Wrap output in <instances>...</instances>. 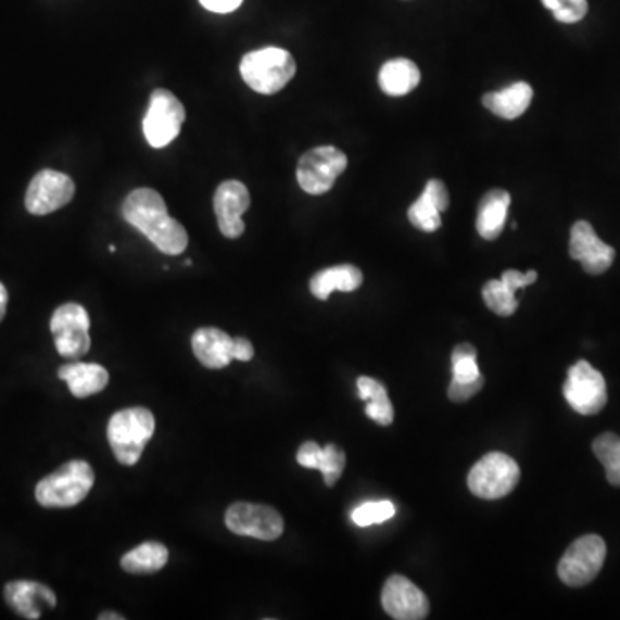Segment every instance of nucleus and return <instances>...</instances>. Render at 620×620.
I'll return each instance as SVG.
<instances>
[{
	"mask_svg": "<svg viewBox=\"0 0 620 620\" xmlns=\"http://www.w3.org/2000/svg\"><path fill=\"white\" fill-rule=\"evenodd\" d=\"M243 0H200V4L204 5L211 13L228 14L237 11L242 5Z\"/></svg>",
	"mask_w": 620,
	"mask_h": 620,
	"instance_id": "72a5a7b5",
	"label": "nucleus"
},
{
	"mask_svg": "<svg viewBox=\"0 0 620 620\" xmlns=\"http://www.w3.org/2000/svg\"><path fill=\"white\" fill-rule=\"evenodd\" d=\"M422 193H425V195L428 197L434 205H436L440 213H443V211L448 208V190H446L445 184L440 181V179H431V181H428V184H426L425 192Z\"/></svg>",
	"mask_w": 620,
	"mask_h": 620,
	"instance_id": "473e14b6",
	"label": "nucleus"
},
{
	"mask_svg": "<svg viewBox=\"0 0 620 620\" xmlns=\"http://www.w3.org/2000/svg\"><path fill=\"white\" fill-rule=\"evenodd\" d=\"M75 190V181L69 176L54 169H42L26 190V211L34 216L55 213L72 202Z\"/></svg>",
	"mask_w": 620,
	"mask_h": 620,
	"instance_id": "f8f14e48",
	"label": "nucleus"
},
{
	"mask_svg": "<svg viewBox=\"0 0 620 620\" xmlns=\"http://www.w3.org/2000/svg\"><path fill=\"white\" fill-rule=\"evenodd\" d=\"M521 479V469L514 458L493 452L484 455L467 476L472 495L483 499H498L514 492Z\"/></svg>",
	"mask_w": 620,
	"mask_h": 620,
	"instance_id": "39448f33",
	"label": "nucleus"
},
{
	"mask_svg": "<svg viewBox=\"0 0 620 620\" xmlns=\"http://www.w3.org/2000/svg\"><path fill=\"white\" fill-rule=\"evenodd\" d=\"M235 338L217 328L197 329L192 337V349L202 366L223 369L233 360Z\"/></svg>",
	"mask_w": 620,
	"mask_h": 620,
	"instance_id": "f3484780",
	"label": "nucleus"
},
{
	"mask_svg": "<svg viewBox=\"0 0 620 620\" xmlns=\"http://www.w3.org/2000/svg\"><path fill=\"white\" fill-rule=\"evenodd\" d=\"M249 188L242 181L228 179L216 188L214 213H216L219 231L226 238L235 240V238H240L245 233V223H243L242 216L249 211Z\"/></svg>",
	"mask_w": 620,
	"mask_h": 620,
	"instance_id": "ddd939ff",
	"label": "nucleus"
},
{
	"mask_svg": "<svg viewBox=\"0 0 620 620\" xmlns=\"http://www.w3.org/2000/svg\"><path fill=\"white\" fill-rule=\"evenodd\" d=\"M484 304L488 308L495 313L496 316L508 317L516 313L519 302L516 299V292L508 287L505 281L492 279L483 287Z\"/></svg>",
	"mask_w": 620,
	"mask_h": 620,
	"instance_id": "bb28decb",
	"label": "nucleus"
},
{
	"mask_svg": "<svg viewBox=\"0 0 620 620\" xmlns=\"http://www.w3.org/2000/svg\"><path fill=\"white\" fill-rule=\"evenodd\" d=\"M254 357V346L246 338H235L233 358L240 363H249Z\"/></svg>",
	"mask_w": 620,
	"mask_h": 620,
	"instance_id": "f704fd0d",
	"label": "nucleus"
},
{
	"mask_svg": "<svg viewBox=\"0 0 620 620\" xmlns=\"http://www.w3.org/2000/svg\"><path fill=\"white\" fill-rule=\"evenodd\" d=\"M96 483V472L85 460H72L43 478L35 488V498L47 508L81 504Z\"/></svg>",
	"mask_w": 620,
	"mask_h": 620,
	"instance_id": "7ed1b4c3",
	"label": "nucleus"
},
{
	"mask_svg": "<svg viewBox=\"0 0 620 620\" xmlns=\"http://www.w3.org/2000/svg\"><path fill=\"white\" fill-rule=\"evenodd\" d=\"M607 558L604 537L586 534L567 548L558 564V578L567 586L581 587L592 583Z\"/></svg>",
	"mask_w": 620,
	"mask_h": 620,
	"instance_id": "6e6552de",
	"label": "nucleus"
},
{
	"mask_svg": "<svg viewBox=\"0 0 620 620\" xmlns=\"http://www.w3.org/2000/svg\"><path fill=\"white\" fill-rule=\"evenodd\" d=\"M295 72V59L288 50L279 47H266L249 52L240 63L243 81L254 92L263 96H273L283 90L292 81Z\"/></svg>",
	"mask_w": 620,
	"mask_h": 620,
	"instance_id": "20e7f679",
	"label": "nucleus"
},
{
	"mask_svg": "<svg viewBox=\"0 0 620 620\" xmlns=\"http://www.w3.org/2000/svg\"><path fill=\"white\" fill-rule=\"evenodd\" d=\"M476 357H478V355L452 357V372H454V379H452V381H457V383H471V381H476V379L483 378V375L479 371Z\"/></svg>",
	"mask_w": 620,
	"mask_h": 620,
	"instance_id": "7c9ffc66",
	"label": "nucleus"
},
{
	"mask_svg": "<svg viewBox=\"0 0 620 620\" xmlns=\"http://www.w3.org/2000/svg\"><path fill=\"white\" fill-rule=\"evenodd\" d=\"M59 378L69 387L76 398H87L102 392L109 383V372L100 364L73 363L59 369Z\"/></svg>",
	"mask_w": 620,
	"mask_h": 620,
	"instance_id": "6ab92c4d",
	"label": "nucleus"
},
{
	"mask_svg": "<svg viewBox=\"0 0 620 620\" xmlns=\"http://www.w3.org/2000/svg\"><path fill=\"white\" fill-rule=\"evenodd\" d=\"M346 155L337 147L322 145L308 150L296 166L299 185L308 195H322L333 188L338 176L346 169Z\"/></svg>",
	"mask_w": 620,
	"mask_h": 620,
	"instance_id": "423d86ee",
	"label": "nucleus"
},
{
	"mask_svg": "<svg viewBox=\"0 0 620 620\" xmlns=\"http://www.w3.org/2000/svg\"><path fill=\"white\" fill-rule=\"evenodd\" d=\"M100 620H123L125 619V617L119 616V613H114V612H105V613H100L99 616Z\"/></svg>",
	"mask_w": 620,
	"mask_h": 620,
	"instance_id": "e433bc0d",
	"label": "nucleus"
},
{
	"mask_svg": "<svg viewBox=\"0 0 620 620\" xmlns=\"http://www.w3.org/2000/svg\"><path fill=\"white\" fill-rule=\"evenodd\" d=\"M4 598L17 616L25 619H40L43 608L58 605L55 593L49 586L35 581H13L5 584Z\"/></svg>",
	"mask_w": 620,
	"mask_h": 620,
	"instance_id": "dca6fc26",
	"label": "nucleus"
},
{
	"mask_svg": "<svg viewBox=\"0 0 620 620\" xmlns=\"http://www.w3.org/2000/svg\"><path fill=\"white\" fill-rule=\"evenodd\" d=\"M8 290H5L4 284L0 283V322L4 319L5 311H8Z\"/></svg>",
	"mask_w": 620,
	"mask_h": 620,
	"instance_id": "c9c22d12",
	"label": "nucleus"
},
{
	"mask_svg": "<svg viewBox=\"0 0 620 620\" xmlns=\"http://www.w3.org/2000/svg\"><path fill=\"white\" fill-rule=\"evenodd\" d=\"M122 216L163 254L179 255L187 250V229L167 214L166 202L152 188H137L129 192L122 205Z\"/></svg>",
	"mask_w": 620,
	"mask_h": 620,
	"instance_id": "f257e3e1",
	"label": "nucleus"
},
{
	"mask_svg": "<svg viewBox=\"0 0 620 620\" xmlns=\"http://www.w3.org/2000/svg\"><path fill=\"white\" fill-rule=\"evenodd\" d=\"M593 454L605 467L608 483L620 488V438L616 433H605L593 442Z\"/></svg>",
	"mask_w": 620,
	"mask_h": 620,
	"instance_id": "a878e982",
	"label": "nucleus"
},
{
	"mask_svg": "<svg viewBox=\"0 0 620 620\" xmlns=\"http://www.w3.org/2000/svg\"><path fill=\"white\" fill-rule=\"evenodd\" d=\"M384 612L396 620H421L429 613L428 596L404 575H392L384 583Z\"/></svg>",
	"mask_w": 620,
	"mask_h": 620,
	"instance_id": "4468645a",
	"label": "nucleus"
},
{
	"mask_svg": "<svg viewBox=\"0 0 620 620\" xmlns=\"http://www.w3.org/2000/svg\"><path fill=\"white\" fill-rule=\"evenodd\" d=\"M533 100V88L524 81L510 85L502 92L486 93L483 97V105L496 116L504 119H516L528 111Z\"/></svg>",
	"mask_w": 620,
	"mask_h": 620,
	"instance_id": "4be33fe9",
	"label": "nucleus"
},
{
	"mask_svg": "<svg viewBox=\"0 0 620 620\" xmlns=\"http://www.w3.org/2000/svg\"><path fill=\"white\" fill-rule=\"evenodd\" d=\"M50 331L54 334L55 349L61 357H84L92 345L90 317L79 304H64L55 308L50 319Z\"/></svg>",
	"mask_w": 620,
	"mask_h": 620,
	"instance_id": "1a4fd4ad",
	"label": "nucleus"
},
{
	"mask_svg": "<svg viewBox=\"0 0 620 620\" xmlns=\"http://www.w3.org/2000/svg\"><path fill=\"white\" fill-rule=\"evenodd\" d=\"M421 81L419 67L408 59H392L379 72V87L387 96L404 97Z\"/></svg>",
	"mask_w": 620,
	"mask_h": 620,
	"instance_id": "5701e85b",
	"label": "nucleus"
},
{
	"mask_svg": "<svg viewBox=\"0 0 620 620\" xmlns=\"http://www.w3.org/2000/svg\"><path fill=\"white\" fill-rule=\"evenodd\" d=\"M510 204H513V199L505 190H492L481 199L476 228L484 240H496L502 235Z\"/></svg>",
	"mask_w": 620,
	"mask_h": 620,
	"instance_id": "aec40b11",
	"label": "nucleus"
},
{
	"mask_svg": "<svg viewBox=\"0 0 620 620\" xmlns=\"http://www.w3.org/2000/svg\"><path fill=\"white\" fill-rule=\"evenodd\" d=\"M185 107L169 90L157 88L150 96L149 109L143 117V135L154 149H164L178 138L185 123Z\"/></svg>",
	"mask_w": 620,
	"mask_h": 620,
	"instance_id": "0eeeda50",
	"label": "nucleus"
},
{
	"mask_svg": "<svg viewBox=\"0 0 620 620\" xmlns=\"http://www.w3.org/2000/svg\"><path fill=\"white\" fill-rule=\"evenodd\" d=\"M154 414L145 407L119 410L109 419L107 440L114 457L123 466H135L142 457L143 448L154 436Z\"/></svg>",
	"mask_w": 620,
	"mask_h": 620,
	"instance_id": "f03ea898",
	"label": "nucleus"
},
{
	"mask_svg": "<svg viewBox=\"0 0 620 620\" xmlns=\"http://www.w3.org/2000/svg\"><path fill=\"white\" fill-rule=\"evenodd\" d=\"M436 205L422 193L419 199L408 208V219L416 226L417 229L426 231V233H433L442 226V216H440Z\"/></svg>",
	"mask_w": 620,
	"mask_h": 620,
	"instance_id": "c85d7f7f",
	"label": "nucleus"
},
{
	"mask_svg": "<svg viewBox=\"0 0 620 620\" xmlns=\"http://www.w3.org/2000/svg\"><path fill=\"white\" fill-rule=\"evenodd\" d=\"M226 528L240 536L257 537L263 542H275L283 534V517L267 505L238 502L228 508Z\"/></svg>",
	"mask_w": 620,
	"mask_h": 620,
	"instance_id": "9b49d317",
	"label": "nucleus"
},
{
	"mask_svg": "<svg viewBox=\"0 0 620 620\" xmlns=\"http://www.w3.org/2000/svg\"><path fill=\"white\" fill-rule=\"evenodd\" d=\"M569 254L583 264L587 275H604L612 266L616 250L599 240L595 229L587 222H578L571 229Z\"/></svg>",
	"mask_w": 620,
	"mask_h": 620,
	"instance_id": "2eb2a0df",
	"label": "nucleus"
},
{
	"mask_svg": "<svg viewBox=\"0 0 620 620\" xmlns=\"http://www.w3.org/2000/svg\"><path fill=\"white\" fill-rule=\"evenodd\" d=\"M358 396L366 402V414L369 419L381 426H390L393 422V405L388 398L387 388L376 381V379L363 378L357 379Z\"/></svg>",
	"mask_w": 620,
	"mask_h": 620,
	"instance_id": "393cba45",
	"label": "nucleus"
},
{
	"mask_svg": "<svg viewBox=\"0 0 620 620\" xmlns=\"http://www.w3.org/2000/svg\"><path fill=\"white\" fill-rule=\"evenodd\" d=\"M396 508L392 502L388 499H379V502H366L358 505L352 513V521L360 528H369V526L383 524L395 517Z\"/></svg>",
	"mask_w": 620,
	"mask_h": 620,
	"instance_id": "cd10ccee",
	"label": "nucleus"
},
{
	"mask_svg": "<svg viewBox=\"0 0 620 620\" xmlns=\"http://www.w3.org/2000/svg\"><path fill=\"white\" fill-rule=\"evenodd\" d=\"M296 463L307 469H317L325 476V483L334 486L345 471L346 455L337 445H326L325 448L316 442H305L296 452Z\"/></svg>",
	"mask_w": 620,
	"mask_h": 620,
	"instance_id": "a211bd4d",
	"label": "nucleus"
},
{
	"mask_svg": "<svg viewBox=\"0 0 620 620\" xmlns=\"http://www.w3.org/2000/svg\"><path fill=\"white\" fill-rule=\"evenodd\" d=\"M484 378L476 379L471 383H457V381H452L448 387V396L455 404H464L467 400H471L472 396L478 395L479 390L483 388Z\"/></svg>",
	"mask_w": 620,
	"mask_h": 620,
	"instance_id": "2f4dec72",
	"label": "nucleus"
},
{
	"mask_svg": "<svg viewBox=\"0 0 620 620\" xmlns=\"http://www.w3.org/2000/svg\"><path fill=\"white\" fill-rule=\"evenodd\" d=\"M363 273L352 264L328 267L311 279V293L316 299L328 300L333 292H355L363 284Z\"/></svg>",
	"mask_w": 620,
	"mask_h": 620,
	"instance_id": "412c9836",
	"label": "nucleus"
},
{
	"mask_svg": "<svg viewBox=\"0 0 620 620\" xmlns=\"http://www.w3.org/2000/svg\"><path fill=\"white\" fill-rule=\"evenodd\" d=\"M169 552L163 543L147 542L123 555L122 567L129 574H154L164 569Z\"/></svg>",
	"mask_w": 620,
	"mask_h": 620,
	"instance_id": "b1692460",
	"label": "nucleus"
},
{
	"mask_svg": "<svg viewBox=\"0 0 620 620\" xmlns=\"http://www.w3.org/2000/svg\"><path fill=\"white\" fill-rule=\"evenodd\" d=\"M543 5L554 13L555 20L560 23H578L587 14L586 0H542Z\"/></svg>",
	"mask_w": 620,
	"mask_h": 620,
	"instance_id": "c756f323",
	"label": "nucleus"
},
{
	"mask_svg": "<svg viewBox=\"0 0 620 620\" xmlns=\"http://www.w3.org/2000/svg\"><path fill=\"white\" fill-rule=\"evenodd\" d=\"M564 396L567 404L581 416H596L607 405L608 393L602 372L596 371L592 364L579 360L569 369Z\"/></svg>",
	"mask_w": 620,
	"mask_h": 620,
	"instance_id": "9d476101",
	"label": "nucleus"
}]
</instances>
